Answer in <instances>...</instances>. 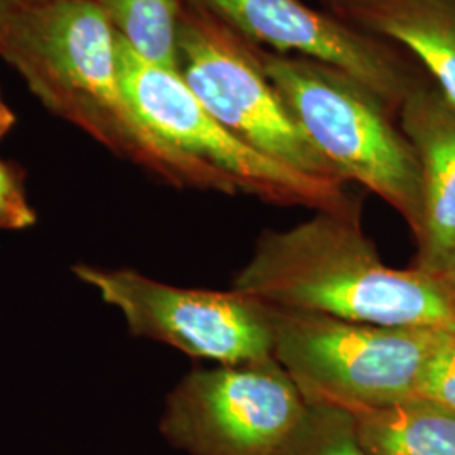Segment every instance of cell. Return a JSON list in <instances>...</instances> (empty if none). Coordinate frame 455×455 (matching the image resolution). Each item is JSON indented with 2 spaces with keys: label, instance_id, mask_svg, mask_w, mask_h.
Returning a JSON list of instances; mask_svg holds the SVG:
<instances>
[{
  "label": "cell",
  "instance_id": "10",
  "mask_svg": "<svg viewBox=\"0 0 455 455\" xmlns=\"http://www.w3.org/2000/svg\"><path fill=\"white\" fill-rule=\"evenodd\" d=\"M398 125L422 172V228L415 267L435 274L455 253V107L428 83L403 101Z\"/></svg>",
  "mask_w": 455,
  "mask_h": 455
},
{
  "label": "cell",
  "instance_id": "3",
  "mask_svg": "<svg viewBox=\"0 0 455 455\" xmlns=\"http://www.w3.org/2000/svg\"><path fill=\"white\" fill-rule=\"evenodd\" d=\"M259 56L278 95L325 163L344 182H359L387 201L419 236L420 164L387 103L332 66L263 48Z\"/></svg>",
  "mask_w": 455,
  "mask_h": 455
},
{
  "label": "cell",
  "instance_id": "11",
  "mask_svg": "<svg viewBox=\"0 0 455 455\" xmlns=\"http://www.w3.org/2000/svg\"><path fill=\"white\" fill-rule=\"evenodd\" d=\"M327 12L408 52L455 107V0H323Z\"/></svg>",
  "mask_w": 455,
  "mask_h": 455
},
{
  "label": "cell",
  "instance_id": "9",
  "mask_svg": "<svg viewBox=\"0 0 455 455\" xmlns=\"http://www.w3.org/2000/svg\"><path fill=\"white\" fill-rule=\"evenodd\" d=\"M221 20L248 43L276 52H295L363 83L393 114L430 78L403 49L361 33L300 0H188Z\"/></svg>",
  "mask_w": 455,
  "mask_h": 455
},
{
  "label": "cell",
  "instance_id": "18",
  "mask_svg": "<svg viewBox=\"0 0 455 455\" xmlns=\"http://www.w3.org/2000/svg\"><path fill=\"white\" fill-rule=\"evenodd\" d=\"M14 122H16V115L12 114V110L7 107V103L0 95V139L12 129Z\"/></svg>",
  "mask_w": 455,
  "mask_h": 455
},
{
  "label": "cell",
  "instance_id": "12",
  "mask_svg": "<svg viewBox=\"0 0 455 455\" xmlns=\"http://www.w3.org/2000/svg\"><path fill=\"white\" fill-rule=\"evenodd\" d=\"M371 455H455V411L411 398L351 413Z\"/></svg>",
  "mask_w": 455,
  "mask_h": 455
},
{
  "label": "cell",
  "instance_id": "7",
  "mask_svg": "<svg viewBox=\"0 0 455 455\" xmlns=\"http://www.w3.org/2000/svg\"><path fill=\"white\" fill-rule=\"evenodd\" d=\"M309 415L272 356L189 374L169 396L161 430L191 455H287Z\"/></svg>",
  "mask_w": 455,
  "mask_h": 455
},
{
  "label": "cell",
  "instance_id": "15",
  "mask_svg": "<svg viewBox=\"0 0 455 455\" xmlns=\"http://www.w3.org/2000/svg\"><path fill=\"white\" fill-rule=\"evenodd\" d=\"M415 398L455 411V332L427 361Z\"/></svg>",
  "mask_w": 455,
  "mask_h": 455
},
{
  "label": "cell",
  "instance_id": "16",
  "mask_svg": "<svg viewBox=\"0 0 455 455\" xmlns=\"http://www.w3.org/2000/svg\"><path fill=\"white\" fill-rule=\"evenodd\" d=\"M36 221L31 206L7 165L0 163V227L22 229Z\"/></svg>",
  "mask_w": 455,
  "mask_h": 455
},
{
  "label": "cell",
  "instance_id": "14",
  "mask_svg": "<svg viewBox=\"0 0 455 455\" xmlns=\"http://www.w3.org/2000/svg\"><path fill=\"white\" fill-rule=\"evenodd\" d=\"M287 455H371L361 443L356 423L341 408L310 405L309 420Z\"/></svg>",
  "mask_w": 455,
  "mask_h": 455
},
{
  "label": "cell",
  "instance_id": "19",
  "mask_svg": "<svg viewBox=\"0 0 455 455\" xmlns=\"http://www.w3.org/2000/svg\"><path fill=\"white\" fill-rule=\"evenodd\" d=\"M19 4V0H0V28L5 22V19L12 12V9Z\"/></svg>",
  "mask_w": 455,
  "mask_h": 455
},
{
  "label": "cell",
  "instance_id": "17",
  "mask_svg": "<svg viewBox=\"0 0 455 455\" xmlns=\"http://www.w3.org/2000/svg\"><path fill=\"white\" fill-rule=\"evenodd\" d=\"M435 274L440 275V278L443 280L445 287L449 289V292L452 295V299H454L455 302V253L445 260V263L440 267Z\"/></svg>",
  "mask_w": 455,
  "mask_h": 455
},
{
  "label": "cell",
  "instance_id": "6",
  "mask_svg": "<svg viewBox=\"0 0 455 455\" xmlns=\"http://www.w3.org/2000/svg\"><path fill=\"white\" fill-rule=\"evenodd\" d=\"M178 73L233 135L293 171L341 182L295 122L261 65L259 48L186 0Z\"/></svg>",
  "mask_w": 455,
  "mask_h": 455
},
{
  "label": "cell",
  "instance_id": "4",
  "mask_svg": "<svg viewBox=\"0 0 455 455\" xmlns=\"http://www.w3.org/2000/svg\"><path fill=\"white\" fill-rule=\"evenodd\" d=\"M268 309L274 358L309 405L349 413L415 398L428 358L454 332Z\"/></svg>",
  "mask_w": 455,
  "mask_h": 455
},
{
  "label": "cell",
  "instance_id": "5",
  "mask_svg": "<svg viewBox=\"0 0 455 455\" xmlns=\"http://www.w3.org/2000/svg\"><path fill=\"white\" fill-rule=\"evenodd\" d=\"M118 68L124 88L148 129L227 184L231 195L255 196L280 206L355 214L358 203L341 182L317 180L244 144L212 116L180 73L140 60L116 36Z\"/></svg>",
  "mask_w": 455,
  "mask_h": 455
},
{
  "label": "cell",
  "instance_id": "2",
  "mask_svg": "<svg viewBox=\"0 0 455 455\" xmlns=\"http://www.w3.org/2000/svg\"><path fill=\"white\" fill-rule=\"evenodd\" d=\"M0 54L51 110L180 188L231 195L164 144L120 78L116 34L95 0H19L0 28Z\"/></svg>",
  "mask_w": 455,
  "mask_h": 455
},
{
  "label": "cell",
  "instance_id": "13",
  "mask_svg": "<svg viewBox=\"0 0 455 455\" xmlns=\"http://www.w3.org/2000/svg\"><path fill=\"white\" fill-rule=\"evenodd\" d=\"M115 34L147 63L176 71L186 0H95Z\"/></svg>",
  "mask_w": 455,
  "mask_h": 455
},
{
  "label": "cell",
  "instance_id": "1",
  "mask_svg": "<svg viewBox=\"0 0 455 455\" xmlns=\"http://www.w3.org/2000/svg\"><path fill=\"white\" fill-rule=\"evenodd\" d=\"M233 291L267 307L334 319L455 332V302L440 275L381 261L356 214L315 212L265 231Z\"/></svg>",
  "mask_w": 455,
  "mask_h": 455
},
{
  "label": "cell",
  "instance_id": "8",
  "mask_svg": "<svg viewBox=\"0 0 455 455\" xmlns=\"http://www.w3.org/2000/svg\"><path fill=\"white\" fill-rule=\"evenodd\" d=\"M76 274L120 310L133 334L195 358L243 364L272 358L267 306L242 293L180 289L129 270L80 267Z\"/></svg>",
  "mask_w": 455,
  "mask_h": 455
}]
</instances>
